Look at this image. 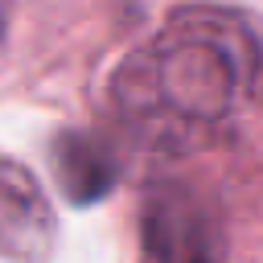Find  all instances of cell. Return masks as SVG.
I'll use <instances>...</instances> for the list:
<instances>
[{
	"label": "cell",
	"mask_w": 263,
	"mask_h": 263,
	"mask_svg": "<svg viewBox=\"0 0 263 263\" xmlns=\"http://www.w3.org/2000/svg\"><path fill=\"white\" fill-rule=\"evenodd\" d=\"M263 78V45L247 16L222 4H181L164 25L119 58L107 103L160 144H189L226 123Z\"/></svg>",
	"instance_id": "cell-1"
},
{
	"label": "cell",
	"mask_w": 263,
	"mask_h": 263,
	"mask_svg": "<svg viewBox=\"0 0 263 263\" xmlns=\"http://www.w3.org/2000/svg\"><path fill=\"white\" fill-rule=\"evenodd\" d=\"M136 263H230L218 197L189 177H152L136 205Z\"/></svg>",
	"instance_id": "cell-2"
},
{
	"label": "cell",
	"mask_w": 263,
	"mask_h": 263,
	"mask_svg": "<svg viewBox=\"0 0 263 263\" xmlns=\"http://www.w3.org/2000/svg\"><path fill=\"white\" fill-rule=\"evenodd\" d=\"M12 12H16V0H0V41H4L8 25H12Z\"/></svg>",
	"instance_id": "cell-5"
},
{
	"label": "cell",
	"mask_w": 263,
	"mask_h": 263,
	"mask_svg": "<svg viewBox=\"0 0 263 263\" xmlns=\"http://www.w3.org/2000/svg\"><path fill=\"white\" fill-rule=\"evenodd\" d=\"M49 173H53L58 193L70 205L86 210L115 193L123 177V160L107 136L86 132V127H66L49 140Z\"/></svg>",
	"instance_id": "cell-4"
},
{
	"label": "cell",
	"mask_w": 263,
	"mask_h": 263,
	"mask_svg": "<svg viewBox=\"0 0 263 263\" xmlns=\"http://www.w3.org/2000/svg\"><path fill=\"white\" fill-rule=\"evenodd\" d=\"M58 251V210L41 177L16 156L0 152V259L49 263Z\"/></svg>",
	"instance_id": "cell-3"
}]
</instances>
